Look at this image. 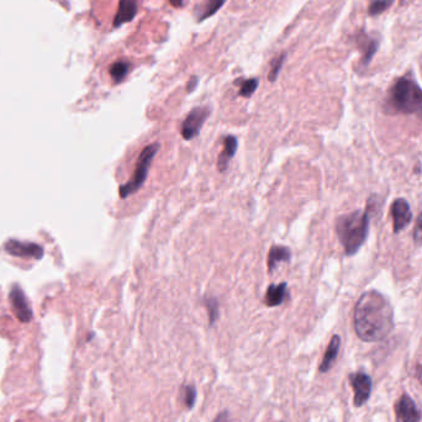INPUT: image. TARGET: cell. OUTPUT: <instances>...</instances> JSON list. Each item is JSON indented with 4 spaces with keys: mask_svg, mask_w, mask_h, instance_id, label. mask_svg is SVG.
I'll return each instance as SVG.
<instances>
[{
    "mask_svg": "<svg viewBox=\"0 0 422 422\" xmlns=\"http://www.w3.org/2000/svg\"><path fill=\"white\" fill-rule=\"evenodd\" d=\"M354 329L364 342L387 339L394 329V311L389 300L377 290L364 293L354 309Z\"/></svg>",
    "mask_w": 422,
    "mask_h": 422,
    "instance_id": "cell-1",
    "label": "cell"
},
{
    "mask_svg": "<svg viewBox=\"0 0 422 422\" xmlns=\"http://www.w3.org/2000/svg\"><path fill=\"white\" fill-rule=\"evenodd\" d=\"M385 110L392 114L416 115L422 120V89L410 74L399 77L390 85Z\"/></svg>",
    "mask_w": 422,
    "mask_h": 422,
    "instance_id": "cell-2",
    "label": "cell"
},
{
    "mask_svg": "<svg viewBox=\"0 0 422 422\" xmlns=\"http://www.w3.org/2000/svg\"><path fill=\"white\" fill-rule=\"evenodd\" d=\"M369 207L366 211H354L339 216L336 232L347 255H354L362 247L368 236Z\"/></svg>",
    "mask_w": 422,
    "mask_h": 422,
    "instance_id": "cell-3",
    "label": "cell"
},
{
    "mask_svg": "<svg viewBox=\"0 0 422 422\" xmlns=\"http://www.w3.org/2000/svg\"><path fill=\"white\" fill-rule=\"evenodd\" d=\"M159 147H161L159 143H151V145H148V146L143 148V152L140 153V156H138V163H136L133 177L119 189L121 199H126L130 195H133V194L140 191V188L143 187V183L147 178L148 171L152 166L153 159L156 157Z\"/></svg>",
    "mask_w": 422,
    "mask_h": 422,
    "instance_id": "cell-4",
    "label": "cell"
},
{
    "mask_svg": "<svg viewBox=\"0 0 422 422\" xmlns=\"http://www.w3.org/2000/svg\"><path fill=\"white\" fill-rule=\"evenodd\" d=\"M354 41L356 47L362 54L361 64H363L364 67H367L372 62L375 54L378 52L382 37L377 34H368L366 30H358L354 34Z\"/></svg>",
    "mask_w": 422,
    "mask_h": 422,
    "instance_id": "cell-5",
    "label": "cell"
},
{
    "mask_svg": "<svg viewBox=\"0 0 422 422\" xmlns=\"http://www.w3.org/2000/svg\"><path fill=\"white\" fill-rule=\"evenodd\" d=\"M210 116V109L207 107H197L193 109L191 113L188 114L187 118L182 123V136L186 141H191L193 138H197L200 133L203 125Z\"/></svg>",
    "mask_w": 422,
    "mask_h": 422,
    "instance_id": "cell-6",
    "label": "cell"
},
{
    "mask_svg": "<svg viewBox=\"0 0 422 422\" xmlns=\"http://www.w3.org/2000/svg\"><path fill=\"white\" fill-rule=\"evenodd\" d=\"M4 251L8 255L20 258H32L39 260L44 257V248L34 242L9 240L4 245Z\"/></svg>",
    "mask_w": 422,
    "mask_h": 422,
    "instance_id": "cell-7",
    "label": "cell"
},
{
    "mask_svg": "<svg viewBox=\"0 0 422 422\" xmlns=\"http://www.w3.org/2000/svg\"><path fill=\"white\" fill-rule=\"evenodd\" d=\"M349 383L354 390V406L361 408L368 402L372 392V378L368 374L354 373L349 375Z\"/></svg>",
    "mask_w": 422,
    "mask_h": 422,
    "instance_id": "cell-8",
    "label": "cell"
},
{
    "mask_svg": "<svg viewBox=\"0 0 422 422\" xmlns=\"http://www.w3.org/2000/svg\"><path fill=\"white\" fill-rule=\"evenodd\" d=\"M397 422H418L421 420V411L408 394H403L394 405Z\"/></svg>",
    "mask_w": 422,
    "mask_h": 422,
    "instance_id": "cell-9",
    "label": "cell"
},
{
    "mask_svg": "<svg viewBox=\"0 0 422 422\" xmlns=\"http://www.w3.org/2000/svg\"><path fill=\"white\" fill-rule=\"evenodd\" d=\"M10 303L13 306L15 316L19 319L21 322H29L32 319V310L30 308L28 303V298L25 296L24 291L19 287H13L10 291Z\"/></svg>",
    "mask_w": 422,
    "mask_h": 422,
    "instance_id": "cell-10",
    "label": "cell"
},
{
    "mask_svg": "<svg viewBox=\"0 0 422 422\" xmlns=\"http://www.w3.org/2000/svg\"><path fill=\"white\" fill-rule=\"evenodd\" d=\"M392 216H393L394 232H400L411 222L413 214L409 203L405 199H397L392 205Z\"/></svg>",
    "mask_w": 422,
    "mask_h": 422,
    "instance_id": "cell-11",
    "label": "cell"
},
{
    "mask_svg": "<svg viewBox=\"0 0 422 422\" xmlns=\"http://www.w3.org/2000/svg\"><path fill=\"white\" fill-rule=\"evenodd\" d=\"M136 14H138V0H120L118 13L114 20V28H119L121 25L133 21Z\"/></svg>",
    "mask_w": 422,
    "mask_h": 422,
    "instance_id": "cell-12",
    "label": "cell"
},
{
    "mask_svg": "<svg viewBox=\"0 0 422 422\" xmlns=\"http://www.w3.org/2000/svg\"><path fill=\"white\" fill-rule=\"evenodd\" d=\"M239 147V141L235 136L232 135H227L224 138V150L219 156V161H217V168L220 172H225L227 167H229V163L231 159L234 158Z\"/></svg>",
    "mask_w": 422,
    "mask_h": 422,
    "instance_id": "cell-13",
    "label": "cell"
},
{
    "mask_svg": "<svg viewBox=\"0 0 422 422\" xmlns=\"http://www.w3.org/2000/svg\"><path fill=\"white\" fill-rule=\"evenodd\" d=\"M339 347H341V339L337 334L332 336V339L330 341L327 349L324 354V358L321 361L320 364V372L321 373H327L330 369L332 368L334 361L337 358V354H339Z\"/></svg>",
    "mask_w": 422,
    "mask_h": 422,
    "instance_id": "cell-14",
    "label": "cell"
},
{
    "mask_svg": "<svg viewBox=\"0 0 422 422\" xmlns=\"http://www.w3.org/2000/svg\"><path fill=\"white\" fill-rule=\"evenodd\" d=\"M288 284L287 283H280V284H270L265 293V305L270 308L279 306L284 303L285 298L288 296L287 291Z\"/></svg>",
    "mask_w": 422,
    "mask_h": 422,
    "instance_id": "cell-15",
    "label": "cell"
},
{
    "mask_svg": "<svg viewBox=\"0 0 422 422\" xmlns=\"http://www.w3.org/2000/svg\"><path fill=\"white\" fill-rule=\"evenodd\" d=\"M226 0H205L203 4L198 5L195 8V16L198 21H204L215 15L225 4Z\"/></svg>",
    "mask_w": 422,
    "mask_h": 422,
    "instance_id": "cell-16",
    "label": "cell"
},
{
    "mask_svg": "<svg viewBox=\"0 0 422 422\" xmlns=\"http://www.w3.org/2000/svg\"><path fill=\"white\" fill-rule=\"evenodd\" d=\"M291 258V252L285 246H273L270 250L268 255V270L273 272L275 267L282 262H289Z\"/></svg>",
    "mask_w": 422,
    "mask_h": 422,
    "instance_id": "cell-17",
    "label": "cell"
},
{
    "mask_svg": "<svg viewBox=\"0 0 422 422\" xmlns=\"http://www.w3.org/2000/svg\"><path fill=\"white\" fill-rule=\"evenodd\" d=\"M131 68V64L126 62V61H118L110 67V76L113 78L114 83L119 84L123 82V79L126 78L128 72Z\"/></svg>",
    "mask_w": 422,
    "mask_h": 422,
    "instance_id": "cell-18",
    "label": "cell"
},
{
    "mask_svg": "<svg viewBox=\"0 0 422 422\" xmlns=\"http://www.w3.org/2000/svg\"><path fill=\"white\" fill-rule=\"evenodd\" d=\"M395 0H369V16H379L385 11H388Z\"/></svg>",
    "mask_w": 422,
    "mask_h": 422,
    "instance_id": "cell-19",
    "label": "cell"
},
{
    "mask_svg": "<svg viewBox=\"0 0 422 422\" xmlns=\"http://www.w3.org/2000/svg\"><path fill=\"white\" fill-rule=\"evenodd\" d=\"M181 394H182V402L184 406L188 410H192L194 408L195 400H197V388L192 384L183 385L182 389H181Z\"/></svg>",
    "mask_w": 422,
    "mask_h": 422,
    "instance_id": "cell-20",
    "label": "cell"
},
{
    "mask_svg": "<svg viewBox=\"0 0 422 422\" xmlns=\"http://www.w3.org/2000/svg\"><path fill=\"white\" fill-rule=\"evenodd\" d=\"M205 308L207 310V314H209V324L210 326H214L217 319H219V300L216 298H205Z\"/></svg>",
    "mask_w": 422,
    "mask_h": 422,
    "instance_id": "cell-21",
    "label": "cell"
},
{
    "mask_svg": "<svg viewBox=\"0 0 422 422\" xmlns=\"http://www.w3.org/2000/svg\"><path fill=\"white\" fill-rule=\"evenodd\" d=\"M258 88V79H246L241 83L240 95L243 98H250Z\"/></svg>",
    "mask_w": 422,
    "mask_h": 422,
    "instance_id": "cell-22",
    "label": "cell"
},
{
    "mask_svg": "<svg viewBox=\"0 0 422 422\" xmlns=\"http://www.w3.org/2000/svg\"><path fill=\"white\" fill-rule=\"evenodd\" d=\"M285 56H287L285 54H280V56H278V57L272 62L270 74H268V79H270V82H275L277 78H278L280 71H282V67H283V64H284Z\"/></svg>",
    "mask_w": 422,
    "mask_h": 422,
    "instance_id": "cell-23",
    "label": "cell"
},
{
    "mask_svg": "<svg viewBox=\"0 0 422 422\" xmlns=\"http://www.w3.org/2000/svg\"><path fill=\"white\" fill-rule=\"evenodd\" d=\"M414 240L416 241L418 245H422V211L416 220V225L414 230Z\"/></svg>",
    "mask_w": 422,
    "mask_h": 422,
    "instance_id": "cell-24",
    "label": "cell"
},
{
    "mask_svg": "<svg viewBox=\"0 0 422 422\" xmlns=\"http://www.w3.org/2000/svg\"><path fill=\"white\" fill-rule=\"evenodd\" d=\"M214 422H230V414L227 411H222L217 415V418L214 420Z\"/></svg>",
    "mask_w": 422,
    "mask_h": 422,
    "instance_id": "cell-25",
    "label": "cell"
},
{
    "mask_svg": "<svg viewBox=\"0 0 422 422\" xmlns=\"http://www.w3.org/2000/svg\"><path fill=\"white\" fill-rule=\"evenodd\" d=\"M198 82H199V79H198L197 77H193V78L189 80V83H188L187 87V90L189 92V93L195 89Z\"/></svg>",
    "mask_w": 422,
    "mask_h": 422,
    "instance_id": "cell-26",
    "label": "cell"
},
{
    "mask_svg": "<svg viewBox=\"0 0 422 422\" xmlns=\"http://www.w3.org/2000/svg\"><path fill=\"white\" fill-rule=\"evenodd\" d=\"M415 377L422 384V366H418L415 369Z\"/></svg>",
    "mask_w": 422,
    "mask_h": 422,
    "instance_id": "cell-27",
    "label": "cell"
},
{
    "mask_svg": "<svg viewBox=\"0 0 422 422\" xmlns=\"http://www.w3.org/2000/svg\"><path fill=\"white\" fill-rule=\"evenodd\" d=\"M169 3H171L174 8H182V6H184V0H169Z\"/></svg>",
    "mask_w": 422,
    "mask_h": 422,
    "instance_id": "cell-28",
    "label": "cell"
}]
</instances>
